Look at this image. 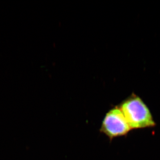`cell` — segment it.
<instances>
[{"label":"cell","mask_w":160,"mask_h":160,"mask_svg":"<svg viewBox=\"0 0 160 160\" xmlns=\"http://www.w3.org/2000/svg\"><path fill=\"white\" fill-rule=\"evenodd\" d=\"M131 130L121 109L118 106H115L105 115L100 131L112 140L126 135Z\"/></svg>","instance_id":"7a4b0ae2"},{"label":"cell","mask_w":160,"mask_h":160,"mask_svg":"<svg viewBox=\"0 0 160 160\" xmlns=\"http://www.w3.org/2000/svg\"><path fill=\"white\" fill-rule=\"evenodd\" d=\"M131 129L154 126L149 108L138 97H131L118 106Z\"/></svg>","instance_id":"6da1fadb"}]
</instances>
